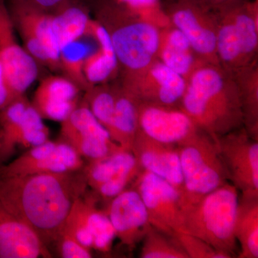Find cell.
<instances>
[{"label":"cell","mask_w":258,"mask_h":258,"mask_svg":"<svg viewBox=\"0 0 258 258\" xmlns=\"http://www.w3.org/2000/svg\"><path fill=\"white\" fill-rule=\"evenodd\" d=\"M88 189L83 169L0 175V203L30 226L49 248L55 244L75 202Z\"/></svg>","instance_id":"obj_1"},{"label":"cell","mask_w":258,"mask_h":258,"mask_svg":"<svg viewBox=\"0 0 258 258\" xmlns=\"http://www.w3.org/2000/svg\"><path fill=\"white\" fill-rule=\"evenodd\" d=\"M181 108L200 130L219 137L243 126L240 88L215 64H201L190 75Z\"/></svg>","instance_id":"obj_2"},{"label":"cell","mask_w":258,"mask_h":258,"mask_svg":"<svg viewBox=\"0 0 258 258\" xmlns=\"http://www.w3.org/2000/svg\"><path fill=\"white\" fill-rule=\"evenodd\" d=\"M239 199L240 192L229 181L196 202L182 205L181 232L198 237L232 257L238 255L234 224Z\"/></svg>","instance_id":"obj_3"},{"label":"cell","mask_w":258,"mask_h":258,"mask_svg":"<svg viewBox=\"0 0 258 258\" xmlns=\"http://www.w3.org/2000/svg\"><path fill=\"white\" fill-rule=\"evenodd\" d=\"M101 18L98 22L109 33L124 76L143 71L156 60L161 31L155 24L129 14L118 5L103 10Z\"/></svg>","instance_id":"obj_4"},{"label":"cell","mask_w":258,"mask_h":258,"mask_svg":"<svg viewBox=\"0 0 258 258\" xmlns=\"http://www.w3.org/2000/svg\"><path fill=\"white\" fill-rule=\"evenodd\" d=\"M177 147L184 181L181 207L196 202L230 181L216 141L212 136L198 129Z\"/></svg>","instance_id":"obj_5"},{"label":"cell","mask_w":258,"mask_h":258,"mask_svg":"<svg viewBox=\"0 0 258 258\" xmlns=\"http://www.w3.org/2000/svg\"><path fill=\"white\" fill-rule=\"evenodd\" d=\"M15 30L23 47L37 63L60 71V50L52 26V14L39 9L28 0H5Z\"/></svg>","instance_id":"obj_6"},{"label":"cell","mask_w":258,"mask_h":258,"mask_svg":"<svg viewBox=\"0 0 258 258\" xmlns=\"http://www.w3.org/2000/svg\"><path fill=\"white\" fill-rule=\"evenodd\" d=\"M50 132L40 113L25 96L0 110V165L18 149H29L49 140Z\"/></svg>","instance_id":"obj_7"},{"label":"cell","mask_w":258,"mask_h":258,"mask_svg":"<svg viewBox=\"0 0 258 258\" xmlns=\"http://www.w3.org/2000/svg\"><path fill=\"white\" fill-rule=\"evenodd\" d=\"M214 138L230 182L240 196L258 197V140L244 126Z\"/></svg>","instance_id":"obj_8"},{"label":"cell","mask_w":258,"mask_h":258,"mask_svg":"<svg viewBox=\"0 0 258 258\" xmlns=\"http://www.w3.org/2000/svg\"><path fill=\"white\" fill-rule=\"evenodd\" d=\"M132 184L143 201L151 225L172 237L181 232V198L172 185L144 169Z\"/></svg>","instance_id":"obj_9"},{"label":"cell","mask_w":258,"mask_h":258,"mask_svg":"<svg viewBox=\"0 0 258 258\" xmlns=\"http://www.w3.org/2000/svg\"><path fill=\"white\" fill-rule=\"evenodd\" d=\"M61 123L60 139L83 159L98 160L122 149L93 115L83 99Z\"/></svg>","instance_id":"obj_10"},{"label":"cell","mask_w":258,"mask_h":258,"mask_svg":"<svg viewBox=\"0 0 258 258\" xmlns=\"http://www.w3.org/2000/svg\"><path fill=\"white\" fill-rule=\"evenodd\" d=\"M186 83L182 76L156 60L143 71L124 76L122 88L140 103L175 106Z\"/></svg>","instance_id":"obj_11"},{"label":"cell","mask_w":258,"mask_h":258,"mask_svg":"<svg viewBox=\"0 0 258 258\" xmlns=\"http://www.w3.org/2000/svg\"><path fill=\"white\" fill-rule=\"evenodd\" d=\"M0 61L12 96L16 99L24 96L36 80L38 68L35 59L19 45L5 0H0Z\"/></svg>","instance_id":"obj_12"},{"label":"cell","mask_w":258,"mask_h":258,"mask_svg":"<svg viewBox=\"0 0 258 258\" xmlns=\"http://www.w3.org/2000/svg\"><path fill=\"white\" fill-rule=\"evenodd\" d=\"M84 166V159L69 144L47 140L28 149L9 164L0 165V175L71 172L81 170Z\"/></svg>","instance_id":"obj_13"},{"label":"cell","mask_w":258,"mask_h":258,"mask_svg":"<svg viewBox=\"0 0 258 258\" xmlns=\"http://www.w3.org/2000/svg\"><path fill=\"white\" fill-rule=\"evenodd\" d=\"M83 169L88 188L106 202L127 189L142 170L133 153L123 149L88 161Z\"/></svg>","instance_id":"obj_14"},{"label":"cell","mask_w":258,"mask_h":258,"mask_svg":"<svg viewBox=\"0 0 258 258\" xmlns=\"http://www.w3.org/2000/svg\"><path fill=\"white\" fill-rule=\"evenodd\" d=\"M257 25L250 10H232L217 27V55L226 64L238 67L247 62L257 47Z\"/></svg>","instance_id":"obj_15"},{"label":"cell","mask_w":258,"mask_h":258,"mask_svg":"<svg viewBox=\"0 0 258 258\" xmlns=\"http://www.w3.org/2000/svg\"><path fill=\"white\" fill-rule=\"evenodd\" d=\"M139 130L161 143L178 147L198 128L181 108L138 102Z\"/></svg>","instance_id":"obj_16"},{"label":"cell","mask_w":258,"mask_h":258,"mask_svg":"<svg viewBox=\"0 0 258 258\" xmlns=\"http://www.w3.org/2000/svg\"><path fill=\"white\" fill-rule=\"evenodd\" d=\"M105 211L114 229L115 237L132 252L143 240L150 225L138 191L133 187L123 190L108 202Z\"/></svg>","instance_id":"obj_17"},{"label":"cell","mask_w":258,"mask_h":258,"mask_svg":"<svg viewBox=\"0 0 258 258\" xmlns=\"http://www.w3.org/2000/svg\"><path fill=\"white\" fill-rule=\"evenodd\" d=\"M132 152L142 169L150 171L172 185L181 198L184 191V181L176 146L157 142L138 128Z\"/></svg>","instance_id":"obj_18"},{"label":"cell","mask_w":258,"mask_h":258,"mask_svg":"<svg viewBox=\"0 0 258 258\" xmlns=\"http://www.w3.org/2000/svg\"><path fill=\"white\" fill-rule=\"evenodd\" d=\"M171 20L189 40L194 52L217 62V27L201 7L192 0H184L173 9Z\"/></svg>","instance_id":"obj_19"},{"label":"cell","mask_w":258,"mask_h":258,"mask_svg":"<svg viewBox=\"0 0 258 258\" xmlns=\"http://www.w3.org/2000/svg\"><path fill=\"white\" fill-rule=\"evenodd\" d=\"M51 257L36 232L0 203V258Z\"/></svg>","instance_id":"obj_20"},{"label":"cell","mask_w":258,"mask_h":258,"mask_svg":"<svg viewBox=\"0 0 258 258\" xmlns=\"http://www.w3.org/2000/svg\"><path fill=\"white\" fill-rule=\"evenodd\" d=\"M81 91L66 77L49 76L37 86L32 105L42 118L62 122L79 104Z\"/></svg>","instance_id":"obj_21"},{"label":"cell","mask_w":258,"mask_h":258,"mask_svg":"<svg viewBox=\"0 0 258 258\" xmlns=\"http://www.w3.org/2000/svg\"><path fill=\"white\" fill-rule=\"evenodd\" d=\"M86 35L93 37L98 45L96 50H91L83 68L85 78L91 88L111 78L118 64L109 33L100 22L91 20Z\"/></svg>","instance_id":"obj_22"},{"label":"cell","mask_w":258,"mask_h":258,"mask_svg":"<svg viewBox=\"0 0 258 258\" xmlns=\"http://www.w3.org/2000/svg\"><path fill=\"white\" fill-rule=\"evenodd\" d=\"M234 235L240 244L239 258L258 257V197L239 199Z\"/></svg>","instance_id":"obj_23"},{"label":"cell","mask_w":258,"mask_h":258,"mask_svg":"<svg viewBox=\"0 0 258 258\" xmlns=\"http://www.w3.org/2000/svg\"><path fill=\"white\" fill-rule=\"evenodd\" d=\"M138 101L123 88L116 90L114 113L108 133L122 149L132 152L138 131Z\"/></svg>","instance_id":"obj_24"},{"label":"cell","mask_w":258,"mask_h":258,"mask_svg":"<svg viewBox=\"0 0 258 258\" xmlns=\"http://www.w3.org/2000/svg\"><path fill=\"white\" fill-rule=\"evenodd\" d=\"M194 50L189 40L177 28L161 32L160 45L158 56L160 61L177 73L186 81L196 69Z\"/></svg>","instance_id":"obj_25"},{"label":"cell","mask_w":258,"mask_h":258,"mask_svg":"<svg viewBox=\"0 0 258 258\" xmlns=\"http://www.w3.org/2000/svg\"><path fill=\"white\" fill-rule=\"evenodd\" d=\"M91 19L81 7L63 3L52 14V26L60 50L84 37Z\"/></svg>","instance_id":"obj_26"},{"label":"cell","mask_w":258,"mask_h":258,"mask_svg":"<svg viewBox=\"0 0 258 258\" xmlns=\"http://www.w3.org/2000/svg\"><path fill=\"white\" fill-rule=\"evenodd\" d=\"M81 39L71 42L61 49L59 64L64 77L74 83L81 91H86L90 86L85 78L83 68L91 48Z\"/></svg>","instance_id":"obj_27"},{"label":"cell","mask_w":258,"mask_h":258,"mask_svg":"<svg viewBox=\"0 0 258 258\" xmlns=\"http://www.w3.org/2000/svg\"><path fill=\"white\" fill-rule=\"evenodd\" d=\"M98 198L89 195L88 208V229L93 238V249L100 252H110L115 238L114 229L105 210L97 207Z\"/></svg>","instance_id":"obj_28"},{"label":"cell","mask_w":258,"mask_h":258,"mask_svg":"<svg viewBox=\"0 0 258 258\" xmlns=\"http://www.w3.org/2000/svg\"><path fill=\"white\" fill-rule=\"evenodd\" d=\"M139 257L142 258H188L175 237L152 225L148 227Z\"/></svg>","instance_id":"obj_29"},{"label":"cell","mask_w":258,"mask_h":258,"mask_svg":"<svg viewBox=\"0 0 258 258\" xmlns=\"http://www.w3.org/2000/svg\"><path fill=\"white\" fill-rule=\"evenodd\" d=\"M115 96L116 89L95 86L86 91L83 98L93 115L108 132L114 113Z\"/></svg>","instance_id":"obj_30"},{"label":"cell","mask_w":258,"mask_h":258,"mask_svg":"<svg viewBox=\"0 0 258 258\" xmlns=\"http://www.w3.org/2000/svg\"><path fill=\"white\" fill-rule=\"evenodd\" d=\"M188 258H232L230 254L212 247L205 241L184 232L174 235Z\"/></svg>","instance_id":"obj_31"},{"label":"cell","mask_w":258,"mask_h":258,"mask_svg":"<svg viewBox=\"0 0 258 258\" xmlns=\"http://www.w3.org/2000/svg\"><path fill=\"white\" fill-rule=\"evenodd\" d=\"M117 5L129 14L154 23L166 21L159 0H116Z\"/></svg>","instance_id":"obj_32"},{"label":"cell","mask_w":258,"mask_h":258,"mask_svg":"<svg viewBox=\"0 0 258 258\" xmlns=\"http://www.w3.org/2000/svg\"><path fill=\"white\" fill-rule=\"evenodd\" d=\"M56 250L62 258H91L92 257L91 249L86 248L76 240L67 229L62 227L56 239Z\"/></svg>","instance_id":"obj_33"},{"label":"cell","mask_w":258,"mask_h":258,"mask_svg":"<svg viewBox=\"0 0 258 258\" xmlns=\"http://www.w3.org/2000/svg\"><path fill=\"white\" fill-rule=\"evenodd\" d=\"M15 99L12 96L8 84H7L4 70L2 66L1 61H0V110L8 106Z\"/></svg>","instance_id":"obj_34"},{"label":"cell","mask_w":258,"mask_h":258,"mask_svg":"<svg viewBox=\"0 0 258 258\" xmlns=\"http://www.w3.org/2000/svg\"><path fill=\"white\" fill-rule=\"evenodd\" d=\"M34 6L39 9L48 12V10L57 9V8L66 3V0H28Z\"/></svg>","instance_id":"obj_35"},{"label":"cell","mask_w":258,"mask_h":258,"mask_svg":"<svg viewBox=\"0 0 258 258\" xmlns=\"http://www.w3.org/2000/svg\"><path fill=\"white\" fill-rule=\"evenodd\" d=\"M208 1H211V2H222V1H225V0H208Z\"/></svg>","instance_id":"obj_36"}]
</instances>
